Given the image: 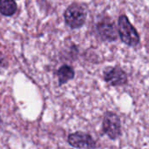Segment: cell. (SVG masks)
<instances>
[{"instance_id":"cell-1","label":"cell","mask_w":149,"mask_h":149,"mask_svg":"<svg viewBox=\"0 0 149 149\" xmlns=\"http://www.w3.org/2000/svg\"><path fill=\"white\" fill-rule=\"evenodd\" d=\"M118 31L121 41L131 47H135L140 44L141 38L126 15H120L118 20Z\"/></svg>"},{"instance_id":"cell-6","label":"cell","mask_w":149,"mask_h":149,"mask_svg":"<svg viewBox=\"0 0 149 149\" xmlns=\"http://www.w3.org/2000/svg\"><path fill=\"white\" fill-rule=\"evenodd\" d=\"M97 31L103 40L112 42L117 39L115 24L108 17H105L98 23Z\"/></svg>"},{"instance_id":"cell-7","label":"cell","mask_w":149,"mask_h":149,"mask_svg":"<svg viewBox=\"0 0 149 149\" xmlns=\"http://www.w3.org/2000/svg\"><path fill=\"white\" fill-rule=\"evenodd\" d=\"M57 75L58 78V84L59 86H62L69 80L72 79L74 78L75 72L72 66L68 65H64L61 67H59V69L57 72Z\"/></svg>"},{"instance_id":"cell-8","label":"cell","mask_w":149,"mask_h":149,"mask_svg":"<svg viewBox=\"0 0 149 149\" xmlns=\"http://www.w3.org/2000/svg\"><path fill=\"white\" fill-rule=\"evenodd\" d=\"M17 10L15 0H0V13L4 16H12Z\"/></svg>"},{"instance_id":"cell-2","label":"cell","mask_w":149,"mask_h":149,"mask_svg":"<svg viewBox=\"0 0 149 149\" xmlns=\"http://www.w3.org/2000/svg\"><path fill=\"white\" fill-rule=\"evenodd\" d=\"M87 13L85 7L79 3H72L67 7L64 13L65 24L72 29L81 28L86 20Z\"/></svg>"},{"instance_id":"cell-3","label":"cell","mask_w":149,"mask_h":149,"mask_svg":"<svg viewBox=\"0 0 149 149\" xmlns=\"http://www.w3.org/2000/svg\"><path fill=\"white\" fill-rule=\"evenodd\" d=\"M102 129L110 139H117L121 134V125L120 117L113 112L106 113L102 123Z\"/></svg>"},{"instance_id":"cell-4","label":"cell","mask_w":149,"mask_h":149,"mask_svg":"<svg viewBox=\"0 0 149 149\" xmlns=\"http://www.w3.org/2000/svg\"><path fill=\"white\" fill-rule=\"evenodd\" d=\"M69 144L79 149H94L96 148V141L88 134L83 132H76L68 136Z\"/></svg>"},{"instance_id":"cell-5","label":"cell","mask_w":149,"mask_h":149,"mask_svg":"<svg viewBox=\"0 0 149 149\" xmlns=\"http://www.w3.org/2000/svg\"><path fill=\"white\" fill-rule=\"evenodd\" d=\"M104 79L111 86H120L127 84V75L120 67H109L104 72Z\"/></svg>"}]
</instances>
